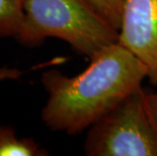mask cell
I'll use <instances>...</instances> for the list:
<instances>
[{
  "label": "cell",
  "mask_w": 157,
  "mask_h": 156,
  "mask_svg": "<svg viewBox=\"0 0 157 156\" xmlns=\"http://www.w3.org/2000/svg\"><path fill=\"white\" fill-rule=\"evenodd\" d=\"M147 68L118 42L90 59L74 77L52 69L42 74L49 97L42 120L53 131L76 135L90 128L141 88Z\"/></svg>",
  "instance_id": "6da1fadb"
},
{
  "label": "cell",
  "mask_w": 157,
  "mask_h": 156,
  "mask_svg": "<svg viewBox=\"0 0 157 156\" xmlns=\"http://www.w3.org/2000/svg\"><path fill=\"white\" fill-rule=\"evenodd\" d=\"M56 38L91 59L118 42L119 32L88 0H23V21L15 40L26 47Z\"/></svg>",
  "instance_id": "7a4b0ae2"
},
{
  "label": "cell",
  "mask_w": 157,
  "mask_h": 156,
  "mask_svg": "<svg viewBox=\"0 0 157 156\" xmlns=\"http://www.w3.org/2000/svg\"><path fill=\"white\" fill-rule=\"evenodd\" d=\"M84 150L90 156H157V126L142 88L90 127Z\"/></svg>",
  "instance_id": "3957f363"
},
{
  "label": "cell",
  "mask_w": 157,
  "mask_h": 156,
  "mask_svg": "<svg viewBox=\"0 0 157 156\" xmlns=\"http://www.w3.org/2000/svg\"><path fill=\"white\" fill-rule=\"evenodd\" d=\"M118 43L147 68V78L157 85V0H126Z\"/></svg>",
  "instance_id": "277c9868"
},
{
  "label": "cell",
  "mask_w": 157,
  "mask_h": 156,
  "mask_svg": "<svg viewBox=\"0 0 157 156\" xmlns=\"http://www.w3.org/2000/svg\"><path fill=\"white\" fill-rule=\"evenodd\" d=\"M48 154L34 139H19L12 127L0 126V156H44Z\"/></svg>",
  "instance_id": "5b68a950"
},
{
  "label": "cell",
  "mask_w": 157,
  "mask_h": 156,
  "mask_svg": "<svg viewBox=\"0 0 157 156\" xmlns=\"http://www.w3.org/2000/svg\"><path fill=\"white\" fill-rule=\"evenodd\" d=\"M23 21V0H0V39L15 38Z\"/></svg>",
  "instance_id": "8992f818"
},
{
  "label": "cell",
  "mask_w": 157,
  "mask_h": 156,
  "mask_svg": "<svg viewBox=\"0 0 157 156\" xmlns=\"http://www.w3.org/2000/svg\"><path fill=\"white\" fill-rule=\"evenodd\" d=\"M93 8L119 32L126 0H88Z\"/></svg>",
  "instance_id": "52a82bcc"
},
{
  "label": "cell",
  "mask_w": 157,
  "mask_h": 156,
  "mask_svg": "<svg viewBox=\"0 0 157 156\" xmlns=\"http://www.w3.org/2000/svg\"><path fill=\"white\" fill-rule=\"evenodd\" d=\"M22 71L16 68L0 67V81L4 80H16L22 76Z\"/></svg>",
  "instance_id": "ba28073f"
},
{
  "label": "cell",
  "mask_w": 157,
  "mask_h": 156,
  "mask_svg": "<svg viewBox=\"0 0 157 156\" xmlns=\"http://www.w3.org/2000/svg\"><path fill=\"white\" fill-rule=\"evenodd\" d=\"M146 99L150 114L157 126V93H146Z\"/></svg>",
  "instance_id": "9c48e42d"
}]
</instances>
